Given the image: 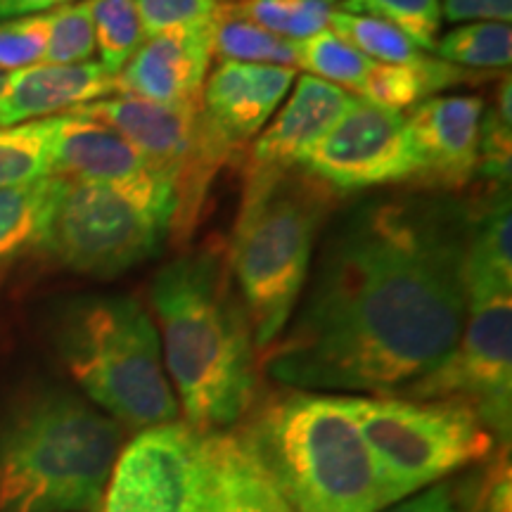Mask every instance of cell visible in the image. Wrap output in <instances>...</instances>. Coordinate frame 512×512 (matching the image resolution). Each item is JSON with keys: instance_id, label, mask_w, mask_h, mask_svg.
<instances>
[{"instance_id": "obj_34", "label": "cell", "mask_w": 512, "mask_h": 512, "mask_svg": "<svg viewBox=\"0 0 512 512\" xmlns=\"http://www.w3.org/2000/svg\"><path fill=\"white\" fill-rule=\"evenodd\" d=\"M136 8L143 34L150 38L181 24L216 17L223 0H136Z\"/></svg>"}, {"instance_id": "obj_16", "label": "cell", "mask_w": 512, "mask_h": 512, "mask_svg": "<svg viewBox=\"0 0 512 512\" xmlns=\"http://www.w3.org/2000/svg\"><path fill=\"white\" fill-rule=\"evenodd\" d=\"M38 124L46 140L50 176L114 185H136L162 178L145 164L136 147L105 121L81 112H64L38 119Z\"/></svg>"}, {"instance_id": "obj_19", "label": "cell", "mask_w": 512, "mask_h": 512, "mask_svg": "<svg viewBox=\"0 0 512 512\" xmlns=\"http://www.w3.org/2000/svg\"><path fill=\"white\" fill-rule=\"evenodd\" d=\"M207 456L219 512H294L242 432H207Z\"/></svg>"}, {"instance_id": "obj_40", "label": "cell", "mask_w": 512, "mask_h": 512, "mask_svg": "<svg viewBox=\"0 0 512 512\" xmlns=\"http://www.w3.org/2000/svg\"><path fill=\"white\" fill-rule=\"evenodd\" d=\"M323 3H328V5H335V3H342V0H323Z\"/></svg>"}, {"instance_id": "obj_5", "label": "cell", "mask_w": 512, "mask_h": 512, "mask_svg": "<svg viewBox=\"0 0 512 512\" xmlns=\"http://www.w3.org/2000/svg\"><path fill=\"white\" fill-rule=\"evenodd\" d=\"M240 432L294 512L389 508L373 453L342 396L290 389Z\"/></svg>"}, {"instance_id": "obj_15", "label": "cell", "mask_w": 512, "mask_h": 512, "mask_svg": "<svg viewBox=\"0 0 512 512\" xmlns=\"http://www.w3.org/2000/svg\"><path fill=\"white\" fill-rule=\"evenodd\" d=\"M294 79L297 69L290 67L221 60L204 81V119L230 150L238 152L271 121L290 95Z\"/></svg>"}, {"instance_id": "obj_7", "label": "cell", "mask_w": 512, "mask_h": 512, "mask_svg": "<svg viewBox=\"0 0 512 512\" xmlns=\"http://www.w3.org/2000/svg\"><path fill=\"white\" fill-rule=\"evenodd\" d=\"M176 214V190L164 178L136 185L57 178L38 252L74 273L117 278L162 252Z\"/></svg>"}, {"instance_id": "obj_6", "label": "cell", "mask_w": 512, "mask_h": 512, "mask_svg": "<svg viewBox=\"0 0 512 512\" xmlns=\"http://www.w3.org/2000/svg\"><path fill=\"white\" fill-rule=\"evenodd\" d=\"M53 344L83 396L124 430L140 432L178 418L155 320L138 299H72L57 313Z\"/></svg>"}, {"instance_id": "obj_1", "label": "cell", "mask_w": 512, "mask_h": 512, "mask_svg": "<svg viewBox=\"0 0 512 512\" xmlns=\"http://www.w3.org/2000/svg\"><path fill=\"white\" fill-rule=\"evenodd\" d=\"M470 216L430 197L356 204L311 264L290 323L264 349L266 375L299 392L399 396L463 332Z\"/></svg>"}, {"instance_id": "obj_2", "label": "cell", "mask_w": 512, "mask_h": 512, "mask_svg": "<svg viewBox=\"0 0 512 512\" xmlns=\"http://www.w3.org/2000/svg\"><path fill=\"white\" fill-rule=\"evenodd\" d=\"M150 304L185 422L230 430L256 399V342L223 249L176 256L155 273Z\"/></svg>"}, {"instance_id": "obj_33", "label": "cell", "mask_w": 512, "mask_h": 512, "mask_svg": "<svg viewBox=\"0 0 512 512\" xmlns=\"http://www.w3.org/2000/svg\"><path fill=\"white\" fill-rule=\"evenodd\" d=\"M48 43L46 15L0 22V72L12 74L43 62Z\"/></svg>"}, {"instance_id": "obj_10", "label": "cell", "mask_w": 512, "mask_h": 512, "mask_svg": "<svg viewBox=\"0 0 512 512\" xmlns=\"http://www.w3.org/2000/svg\"><path fill=\"white\" fill-rule=\"evenodd\" d=\"M467 311L456 347L403 399H456L475 408L498 441L512 427V287L467 285Z\"/></svg>"}, {"instance_id": "obj_8", "label": "cell", "mask_w": 512, "mask_h": 512, "mask_svg": "<svg viewBox=\"0 0 512 512\" xmlns=\"http://www.w3.org/2000/svg\"><path fill=\"white\" fill-rule=\"evenodd\" d=\"M342 399L373 453L389 505L482 463L496 446L489 427L463 401L403 396Z\"/></svg>"}, {"instance_id": "obj_36", "label": "cell", "mask_w": 512, "mask_h": 512, "mask_svg": "<svg viewBox=\"0 0 512 512\" xmlns=\"http://www.w3.org/2000/svg\"><path fill=\"white\" fill-rule=\"evenodd\" d=\"M382 512H463L451 486L434 484L430 489L403 498V501L389 505Z\"/></svg>"}, {"instance_id": "obj_13", "label": "cell", "mask_w": 512, "mask_h": 512, "mask_svg": "<svg viewBox=\"0 0 512 512\" xmlns=\"http://www.w3.org/2000/svg\"><path fill=\"white\" fill-rule=\"evenodd\" d=\"M219 15L145 38L117 74V95H133L162 105L200 100L216 57Z\"/></svg>"}, {"instance_id": "obj_12", "label": "cell", "mask_w": 512, "mask_h": 512, "mask_svg": "<svg viewBox=\"0 0 512 512\" xmlns=\"http://www.w3.org/2000/svg\"><path fill=\"white\" fill-rule=\"evenodd\" d=\"M299 169L332 192H356L415 181L418 159L406 112L351 100L335 126L306 152Z\"/></svg>"}, {"instance_id": "obj_24", "label": "cell", "mask_w": 512, "mask_h": 512, "mask_svg": "<svg viewBox=\"0 0 512 512\" xmlns=\"http://www.w3.org/2000/svg\"><path fill=\"white\" fill-rule=\"evenodd\" d=\"M216 57L245 64H275V67H297L294 41L275 36L271 31L256 27L223 5L216 22Z\"/></svg>"}, {"instance_id": "obj_30", "label": "cell", "mask_w": 512, "mask_h": 512, "mask_svg": "<svg viewBox=\"0 0 512 512\" xmlns=\"http://www.w3.org/2000/svg\"><path fill=\"white\" fill-rule=\"evenodd\" d=\"M512 171V83L505 76L496 95V105L486 107L479 136L477 176L508 188Z\"/></svg>"}, {"instance_id": "obj_37", "label": "cell", "mask_w": 512, "mask_h": 512, "mask_svg": "<svg viewBox=\"0 0 512 512\" xmlns=\"http://www.w3.org/2000/svg\"><path fill=\"white\" fill-rule=\"evenodd\" d=\"M482 512H512V472L508 451L491 470L489 482L484 486Z\"/></svg>"}, {"instance_id": "obj_11", "label": "cell", "mask_w": 512, "mask_h": 512, "mask_svg": "<svg viewBox=\"0 0 512 512\" xmlns=\"http://www.w3.org/2000/svg\"><path fill=\"white\" fill-rule=\"evenodd\" d=\"M105 512H219L207 432L171 420L121 448L102 498Z\"/></svg>"}, {"instance_id": "obj_27", "label": "cell", "mask_w": 512, "mask_h": 512, "mask_svg": "<svg viewBox=\"0 0 512 512\" xmlns=\"http://www.w3.org/2000/svg\"><path fill=\"white\" fill-rule=\"evenodd\" d=\"M88 3H91L95 29V53H100L102 67L117 76L145 41L136 0H88Z\"/></svg>"}, {"instance_id": "obj_3", "label": "cell", "mask_w": 512, "mask_h": 512, "mask_svg": "<svg viewBox=\"0 0 512 512\" xmlns=\"http://www.w3.org/2000/svg\"><path fill=\"white\" fill-rule=\"evenodd\" d=\"M124 432L72 389L19 394L0 415V512H98Z\"/></svg>"}, {"instance_id": "obj_28", "label": "cell", "mask_w": 512, "mask_h": 512, "mask_svg": "<svg viewBox=\"0 0 512 512\" xmlns=\"http://www.w3.org/2000/svg\"><path fill=\"white\" fill-rule=\"evenodd\" d=\"M339 12L375 17L399 29L422 53H430L441 36V0H342Z\"/></svg>"}, {"instance_id": "obj_20", "label": "cell", "mask_w": 512, "mask_h": 512, "mask_svg": "<svg viewBox=\"0 0 512 512\" xmlns=\"http://www.w3.org/2000/svg\"><path fill=\"white\" fill-rule=\"evenodd\" d=\"M472 81V72L448 64L439 57L425 55L415 64H380L375 62L366 81L358 88L356 98L382 107V110L403 112L418 102L434 98L444 88Z\"/></svg>"}, {"instance_id": "obj_23", "label": "cell", "mask_w": 512, "mask_h": 512, "mask_svg": "<svg viewBox=\"0 0 512 512\" xmlns=\"http://www.w3.org/2000/svg\"><path fill=\"white\" fill-rule=\"evenodd\" d=\"M432 53L467 72L508 69L512 62V29L503 22L458 24L439 36Z\"/></svg>"}, {"instance_id": "obj_14", "label": "cell", "mask_w": 512, "mask_h": 512, "mask_svg": "<svg viewBox=\"0 0 512 512\" xmlns=\"http://www.w3.org/2000/svg\"><path fill=\"white\" fill-rule=\"evenodd\" d=\"M484 100L479 95H434L406 114L418 159L415 181L460 190L477 176Z\"/></svg>"}, {"instance_id": "obj_21", "label": "cell", "mask_w": 512, "mask_h": 512, "mask_svg": "<svg viewBox=\"0 0 512 512\" xmlns=\"http://www.w3.org/2000/svg\"><path fill=\"white\" fill-rule=\"evenodd\" d=\"M55 188L57 176L0 188V271L41 249Z\"/></svg>"}, {"instance_id": "obj_35", "label": "cell", "mask_w": 512, "mask_h": 512, "mask_svg": "<svg viewBox=\"0 0 512 512\" xmlns=\"http://www.w3.org/2000/svg\"><path fill=\"white\" fill-rule=\"evenodd\" d=\"M441 17L453 24H470V22L510 24L512 0H441Z\"/></svg>"}, {"instance_id": "obj_9", "label": "cell", "mask_w": 512, "mask_h": 512, "mask_svg": "<svg viewBox=\"0 0 512 512\" xmlns=\"http://www.w3.org/2000/svg\"><path fill=\"white\" fill-rule=\"evenodd\" d=\"M72 112L105 121L119 131L157 176L174 185V235H188L197 226L211 181L235 155L204 119L202 98L162 105L133 95H110Z\"/></svg>"}, {"instance_id": "obj_29", "label": "cell", "mask_w": 512, "mask_h": 512, "mask_svg": "<svg viewBox=\"0 0 512 512\" xmlns=\"http://www.w3.org/2000/svg\"><path fill=\"white\" fill-rule=\"evenodd\" d=\"M328 29L335 31L349 46H354L358 53L380 64H415L427 55L413 41H408L399 29L375 17L332 10Z\"/></svg>"}, {"instance_id": "obj_4", "label": "cell", "mask_w": 512, "mask_h": 512, "mask_svg": "<svg viewBox=\"0 0 512 512\" xmlns=\"http://www.w3.org/2000/svg\"><path fill=\"white\" fill-rule=\"evenodd\" d=\"M332 190L297 169H247L228 268L264 351L290 323L306 280Z\"/></svg>"}, {"instance_id": "obj_22", "label": "cell", "mask_w": 512, "mask_h": 512, "mask_svg": "<svg viewBox=\"0 0 512 512\" xmlns=\"http://www.w3.org/2000/svg\"><path fill=\"white\" fill-rule=\"evenodd\" d=\"M512 287V214L510 195H498L477 219H470L465 249V287Z\"/></svg>"}, {"instance_id": "obj_25", "label": "cell", "mask_w": 512, "mask_h": 512, "mask_svg": "<svg viewBox=\"0 0 512 512\" xmlns=\"http://www.w3.org/2000/svg\"><path fill=\"white\" fill-rule=\"evenodd\" d=\"M294 53H297V67H302L306 74L328 81L347 93H358L375 64L330 29L304 41H294Z\"/></svg>"}, {"instance_id": "obj_17", "label": "cell", "mask_w": 512, "mask_h": 512, "mask_svg": "<svg viewBox=\"0 0 512 512\" xmlns=\"http://www.w3.org/2000/svg\"><path fill=\"white\" fill-rule=\"evenodd\" d=\"M354 95L304 74L252 140L247 169H297L306 152L347 112Z\"/></svg>"}, {"instance_id": "obj_39", "label": "cell", "mask_w": 512, "mask_h": 512, "mask_svg": "<svg viewBox=\"0 0 512 512\" xmlns=\"http://www.w3.org/2000/svg\"><path fill=\"white\" fill-rule=\"evenodd\" d=\"M5 79H8V74H5V72H0V88H3V83H5Z\"/></svg>"}, {"instance_id": "obj_18", "label": "cell", "mask_w": 512, "mask_h": 512, "mask_svg": "<svg viewBox=\"0 0 512 512\" xmlns=\"http://www.w3.org/2000/svg\"><path fill=\"white\" fill-rule=\"evenodd\" d=\"M110 95H117V76L100 62H41L8 74L0 88V126L57 117Z\"/></svg>"}, {"instance_id": "obj_38", "label": "cell", "mask_w": 512, "mask_h": 512, "mask_svg": "<svg viewBox=\"0 0 512 512\" xmlns=\"http://www.w3.org/2000/svg\"><path fill=\"white\" fill-rule=\"evenodd\" d=\"M76 3V0H0V22L19 17L46 15V12L62 8V5Z\"/></svg>"}, {"instance_id": "obj_26", "label": "cell", "mask_w": 512, "mask_h": 512, "mask_svg": "<svg viewBox=\"0 0 512 512\" xmlns=\"http://www.w3.org/2000/svg\"><path fill=\"white\" fill-rule=\"evenodd\" d=\"M230 10L275 36L304 41L330 27L335 8L323 0H240Z\"/></svg>"}, {"instance_id": "obj_32", "label": "cell", "mask_w": 512, "mask_h": 512, "mask_svg": "<svg viewBox=\"0 0 512 512\" xmlns=\"http://www.w3.org/2000/svg\"><path fill=\"white\" fill-rule=\"evenodd\" d=\"M50 176L48 150L38 121L0 126V188Z\"/></svg>"}, {"instance_id": "obj_31", "label": "cell", "mask_w": 512, "mask_h": 512, "mask_svg": "<svg viewBox=\"0 0 512 512\" xmlns=\"http://www.w3.org/2000/svg\"><path fill=\"white\" fill-rule=\"evenodd\" d=\"M48 43L43 62L46 64H81L95 53V29L91 3L76 0L46 12Z\"/></svg>"}]
</instances>
